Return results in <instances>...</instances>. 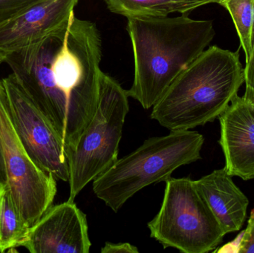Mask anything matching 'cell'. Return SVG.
Here are the masks:
<instances>
[{
	"instance_id": "7",
	"label": "cell",
	"mask_w": 254,
	"mask_h": 253,
	"mask_svg": "<svg viewBox=\"0 0 254 253\" xmlns=\"http://www.w3.org/2000/svg\"><path fill=\"white\" fill-rule=\"evenodd\" d=\"M0 141L12 197L24 219L31 227L52 206L57 194V180L39 168L25 151L13 125L1 80Z\"/></svg>"
},
{
	"instance_id": "20",
	"label": "cell",
	"mask_w": 254,
	"mask_h": 253,
	"mask_svg": "<svg viewBox=\"0 0 254 253\" xmlns=\"http://www.w3.org/2000/svg\"><path fill=\"white\" fill-rule=\"evenodd\" d=\"M254 83V46L253 53L250 61L246 65L245 68V83L249 86Z\"/></svg>"
},
{
	"instance_id": "13",
	"label": "cell",
	"mask_w": 254,
	"mask_h": 253,
	"mask_svg": "<svg viewBox=\"0 0 254 253\" xmlns=\"http://www.w3.org/2000/svg\"><path fill=\"white\" fill-rule=\"evenodd\" d=\"M30 227L16 207L7 184L0 190V253L21 247Z\"/></svg>"
},
{
	"instance_id": "19",
	"label": "cell",
	"mask_w": 254,
	"mask_h": 253,
	"mask_svg": "<svg viewBox=\"0 0 254 253\" xmlns=\"http://www.w3.org/2000/svg\"><path fill=\"white\" fill-rule=\"evenodd\" d=\"M185 7V13H188L195 8L205 5V4L217 3L219 4L223 0H179Z\"/></svg>"
},
{
	"instance_id": "2",
	"label": "cell",
	"mask_w": 254,
	"mask_h": 253,
	"mask_svg": "<svg viewBox=\"0 0 254 253\" xmlns=\"http://www.w3.org/2000/svg\"><path fill=\"white\" fill-rule=\"evenodd\" d=\"M127 31L134 56V80L128 98L152 108L178 76L214 38L212 20L181 16L128 18Z\"/></svg>"
},
{
	"instance_id": "18",
	"label": "cell",
	"mask_w": 254,
	"mask_h": 253,
	"mask_svg": "<svg viewBox=\"0 0 254 253\" xmlns=\"http://www.w3.org/2000/svg\"><path fill=\"white\" fill-rule=\"evenodd\" d=\"M138 249L129 243H110L107 242L101 248L102 253H137Z\"/></svg>"
},
{
	"instance_id": "1",
	"label": "cell",
	"mask_w": 254,
	"mask_h": 253,
	"mask_svg": "<svg viewBox=\"0 0 254 253\" xmlns=\"http://www.w3.org/2000/svg\"><path fill=\"white\" fill-rule=\"evenodd\" d=\"M101 57L98 27L74 10L55 32L1 61L61 135L68 154L96 111Z\"/></svg>"
},
{
	"instance_id": "12",
	"label": "cell",
	"mask_w": 254,
	"mask_h": 253,
	"mask_svg": "<svg viewBox=\"0 0 254 253\" xmlns=\"http://www.w3.org/2000/svg\"><path fill=\"white\" fill-rule=\"evenodd\" d=\"M232 178L224 167L194 181L226 235L243 227L249 205Z\"/></svg>"
},
{
	"instance_id": "6",
	"label": "cell",
	"mask_w": 254,
	"mask_h": 253,
	"mask_svg": "<svg viewBox=\"0 0 254 253\" xmlns=\"http://www.w3.org/2000/svg\"><path fill=\"white\" fill-rule=\"evenodd\" d=\"M128 98L127 91L118 81L102 72L96 111L77 147L68 154V199L74 200L88 184L119 159V144L129 110Z\"/></svg>"
},
{
	"instance_id": "4",
	"label": "cell",
	"mask_w": 254,
	"mask_h": 253,
	"mask_svg": "<svg viewBox=\"0 0 254 253\" xmlns=\"http://www.w3.org/2000/svg\"><path fill=\"white\" fill-rule=\"evenodd\" d=\"M204 138L196 131H173L146 140L93 181L95 196L117 212L137 192L165 182L178 168L201 158Z\"/></svg>"
},
{
	"instance_id": "21",
	"label": "cell",
	"mask_w": 254,
	"mask_h": 253,
	"mask_svg": "<svg viewBox=\"0 0 254 253\" xmlns=\"http://www.w3.org/2000/svg\"><path fill=\"white\" fill-rule=\"evenodd\" d=\"M7 185V172H6L5 164H4V157H3L2 148H1V141H0V190L4 188Z\"/></svg>"
},
{
	"instance_id": "15",
	"label": "cell",
	"mask_w": 254,
	"mask_h": 253,
	"mask_svg": "<svg viewBox=\"0 0 254 253\" xmlns=\"http://www.w3.org/2000/svg\"><path fill=\"white\" fill-rule=\"evenodd\" d=\"M219 4L227 9L232 18L247 64L254 46V0H223Z\"/></svg>"
},
{
	"instance_id": "23",
	"label": "cell",
	"mask_w": 254,
	"mask_h": 253,
	"mask_svg": "<svg viewBox=\"0 0 254 253\" xmlns=\"http://www.w3.org/2000/svg\"><path fill=\"white\" fill-rule=\"evenodd\" d=\"M254 86V83H252V84L250 85V86H246V87H249V86Z\"/></svg>"
},
{
	"instance_id": "16",
	"label": "cell",
	"mask_w": 254,
	"mask_h": 253,
	"mask_svg": "<svg viewBox=\"0 0 254 253\" xmlns=\"http://www.w3.org/2000/svg\"><path fill=\"white\" fill-rule=\"evenodd\" d=\"M40 0H0V25L8 22Z\"/></svg>"
},
{
	"instance_id": "9",
	"label": "cell",
	"mask_w": 254,
	"mask_h": 253,
	"mask_svg": "<svg viewBox=\"0 0 254 253\" xmlns=\"http://www.w3.org/2000/svg\"><path fill=\"white\" fill-rule=\"evenodd\" d=\"M21 247L31 253H89L86 215L71 199L52 206L30 227Z\"/></svg>"
},
{
	"instance_id": "10",
	"label": "cell",
	"mask_w": 254,
	"mask_h": 253,
	"mask_svg": "<svg viewBox=\"0 0 254 253\" xmlns=\"http://www.w3.org/2000/svg\"><path fill=\"white\" fill-rule=\"evenodd\" d=\"M79 0H40L0 25V62L7 55L41 41L61 28Z\"/></svg>"
},
{
	"instance_id": "3",
	"label": "cell",
	"mask_w": 254,
	"mask_h": 253,
	"mask_svg": "<svg viewBox=\"0 0 254 253\" xmlns=\"http://www.w3.org/2000/svg\"><path fill=\"white\" fill-rule=\"evenodd\" d=\"M244 83L239 52L211 46L178 76L151 118L170 132L204 126L228 108Z\"/></svg>"
},
{
	"instance_id": "14",
	"label": "cell",
	"mask_w": 254,
	"mask_h": 253,
	"mask_svg": "<svg viewBox=\"0 0 254 253\" xmlns=\"http://www.w3.org/2000/svg\"><path fill=\"white\" fill-rule=\"evenodd\" d=\"M112 13L133 17L167 16L172 13H186L179 0H104Z\"/></svg>"
},
{
	"instance_id": "8",
	"label": "cell",
	"mask_w": 254,
	"mask_h": 253,
	"mask_svg": "<svg viewBox=\"0 0 254 253\" xmlns=\"http://www.w3.org/2000/svg\"><path fill=\"white\" fill-rule=\"evenodd\" d=\"M1 80L15 129L25 151L42 170L68 182V150L64 140L13 74Z\"/></svg>"
},
{
	"instance_id": "5",
	"label": "cell",
	"mask_w": 254,
	"mask_h": 253,
	"mask_svg": "<svg viewBox=\"0 0 254 253\" xmlns=\"http://www.w3.org/2000/svg\"><path fill=\"white\" fill-rule=\"evenodd\" d=\"M165 182L161 209L148 223L151 238L164 249L184 253L214 251L226 234L194 181L170 178Z\"/></svg>"
},
{
	"instance_id": "22",
	"label": "cell",
	"mask_w": 254,
	"mask_h": 253,
	"mask_svg": "<svg viewBox=\"0 0 254 253\" xmlns=\"http://www.w3.org/2000/svg\"><path fill=\"white\" fill-rule=\"evenodd\" d=\"M243 98H245L248 103L251 105L254 112V86L246 87V93Z\"/></svg>"
},
{
	"instance_id": "11",
	"label": "cell",
	"mask_w": 254,
	"mask_h": 253,
	"mask_svg": "<svg viewBox=\"0 0 254 253\" xmlns=\"http://www.w3.org/2000/svg\"><path fill=\"white\" fill-rule=\"evenodd\" d=\"M225 169L231 176L254 179V112L238 95L219 117Z\"/></svg>"
},
{
	"instance_id": "17",
	"label": "cell",
	"mask_w": 254,
	"mask_h": 253,
	"mask_svg": "<svg viewBox=\"0 0 254 253\" xmlns=\"http://www.w3.org/2000/svg\"><path fill=\"white\" fill-rule=\"evenodd\" d=\"M239 253H254V209L239 245Z\"/></svg>"
}]
</instances>
